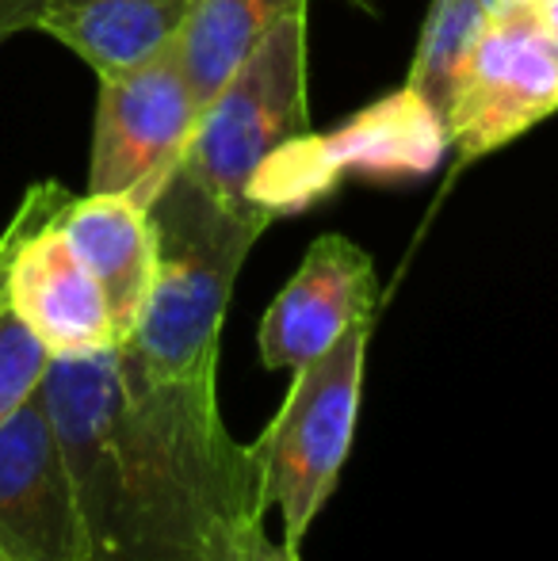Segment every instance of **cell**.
Returning <instances> with one entry per match:
<instances>
[{"instance_id":"cell-17","label":"cell","mask_w":558,"mask_h":561,"mask_svg":"<svg viewBox=\"0 0 558 561\" xmlns=\"http://www.w3.org/2000/svg\"><path fill=\"white\" fill-rule=\"evenodd\" d=\"M46 0H0V43L23 31H35Z\"/></svg>"},{"instance_id":"cell-14","label":"cell","mask_w":558,"mask_h":561,"mask_svg":"<svg viewBox=\"0 0 558 561\" xmlns=\"http://www.w3.org/2000/svg\"><path fill=\"white\" fill-rule=\"evenodd\" d=\"M46 367H50V352L15 318L4 298L0 302V428L35 398Z\"/></svg>"},{"instance_id":"cell-19","label":"cell","mask_w":558,"mask_h":561,"mask_svg":"<svg viewBox=\"0 0 558 561\" xmlns=\"http://www.w3.org/2000/svg\"><path fill=\"white\" fill-rule=\"evenodd\" d=\"M478 4H482V8H486V12H498V8L513 4V0H478Z\"/></svg>"},{"instance_id":"cell-18","label":"cell","mask_w":558,"mask_h":561,"mask_svg":"<svg viewBox=\"0 0 558 561\" xmlns=\"http://www.w3.org/2000/svg\"><path fill=\"white\" fill-rule=\"evenodd\" d=\"M536 8H539V15H544L547 31H551L555 43H558V0H536Z\"/></svg>"},{"instance_id":"cell-8","label":"cell","mask_w":558,"mask_h":561,"mask_svg":"<svg viewBox=\"0 0 558 561\" xmlns=\"http://www.w3.org/2000/svg\"><path fill=\"white\" fill-rule=\"evenodd\" d=\"M379 283L372 256L341 233H326L306 249L298 272L269 306L257 333L269 370H298L318 359L349 329L372 325Z\"/></svg>"},{"instance_id":"cell-11","label":"cell","mask_w":558,"mask_h":561,"mask_svg":"<svg viewBox=\"0 0 558 561\" xmlns=\"http://www.w3.org/2000/svg\"><path fill=\"white\" fill-rule=\"evenodd\" d=\"M195 0H46L35 31L58 38L96 77L135 69L169 50Z\"/></svg>"},{"instance_id":"cell-13","label":"cell","mask_w":558,"mask_h":561,"mask_svg":"<svg viewBox=\"0 0 558 561\" xmlns=\"http://www.w3.org/2000/svg\"><path fill=\"white\" fill-rule=\"evenodd\" d=\"M482 23L486 8L478 0H432L429 15H424L418 54H413L410 77H406V92L444 130L447 118H452L467 58L475 50L478 35H482Z\"/></svg>"},{"instance_id":"cell-1","label":"cell","mask_w":558,"mask_h":561,"mask_svg":"<svg viewBox=\"0 0 558 561\" xmlns=\"http://www.w3.org/2000/svg\"><path fill=\"white\" fill-rule=\"evenodd\" d=\"M54 424L89 561H234L264 519L253 444L218 413L215 375L130 382L119 344L54 359L38 386Z\"/></svg>"},{"instance_id":"cell-9","label":"cell","mask_w":558,"mask_h":561,"mask_svg":"<svg viewBox=\"0 0 558 561\" xmlns=\"http://www.w3.org/2000/svg\"><path fill=\"white\" fill-rule=\"evenodd\" d=\"M61 207L23 233L8 267V306L54 359L115 347L104 290L58 222Z\"/></svg>"},{"instance_id":"cell-7","label":"cell","mask_w":558,"mask_h":561,"mask_svg":"<svg viewBox=\"0 0 558 561\" xmlns=\"http://www.w3.org/2000/svg\"><path fill=\"white\" fill-rule=\"evenodd\" d=\"M0 561H89V535L43 398L0 428Z\"/></svg>"},{"instance_id":"cell-16","label":"cell","mask_w":558,"mask_h":561,"mask_svg":"<svg viewBox=\"0 0 558 561\" xmlns=\"http://www.w3.org/2000/svg\"><path fill=\"white\" fill-rule=\"evenodd\" d=\"M238 561H298V550L283 539H269L264 519H253L238 539Z\"/></svg>"},{"instance_id":"cell-20","label":"cell","mask_w":558,"mask_h":561,"mask_svg":"<svg viewBox=\"0 0 558 561\" xmlns=\"http://www.w3.org/2000/svg\"><path fill=\"white\" fill-rule=\"evenodd\" d=\"M349 4L364 8V12H375V8H379V0H349Z\"/></svg>"},{"instance_id":"cell-3","label":"cell","mask_w":558,"mask_h":561,"mask_svg":"<svg viewBox=\"0 0 558 561\" xmlns=\"http://www.w3.org/2000/svg\"><path fill=\"white\" fill-rule=\"evenodd\" d=\"M306 134V12H291L203 104L180 172L223 203L257 207V180Z\"/></svg>"},{"instance_id":"cell-4","label":"cell","mask_w":558,"mask_h":561,"mask_svg":"<svg viewBox=\"0 0 558 561\" xmlns=\"http://www.w3.org/2000/svg\"><path fill=\"white\" fill-rule=\"evenodd\" d=\"M372 325H356L318 359L291 370L287 398L257 439L264 508L280 512L283 542L298 550L329 504L352 450Z\"/></svg>"},{"instance_id":"cell-21","label":"cell","mask_w":558,"mask_h":561,"mask_svg":"<svg viewBox=\"0 0 558 561\" xmlns=\"http://www.w3.org/2000/svg\"><path fill=\"white\" fill-rule=\"evenodd\" d=\"M234 561H238V554H234Z\"/></svg>"},{"instance_id":"cell-10","label":"cell","mask_w":558,"mask_h":561,"mask_svg":"<svg viewBox=\"0 0 558 561\" xmlns=\"http://www.w3.org/2000/svg\"><path fill=\"white\" fill-rule=\"evenodd\" d=\"M81 264L104 290L115 340L135 333L157 275V229L149 207L127 195H81L58 215Z\"/></svg>"},{"instance_id":"cell-6","label":"cell","mask_w":558,"mask_h":561,"mask_svg":"<svg viewBox=\"0 0 558 561\" xmlns=\"http://www.w3.org/2000/svg\"><path fill=\"white\" fill-rule=\"evenodd\" d=\"M558 112V43L536 0L486 12L482 35L463 69L447 141L463 161L509 146Z\"/></svg>"},{"instance_id":"cell-2","label":"cell","mask_w":558,"mask_h":561,"mask_svg":"<svg viewBox=\"0 0 558 561\" xmlns=\"http://www.w3.org/2000/svg\"><path fill=\"white\" fill-rule=\"evenodd\" d=\"M157 229V275L135 333L119 344L130 382H187L218 375L226 306L249 249L272 226V210L210 195L187 172L149 207Z\"/></svg>"},{"instance_id":"cell-12","label":"cell","mask_w":558,"mask_h":561,"mask_svg":"<svg viewBox=\"0 0 558 561\" xmlns=\"http://www.w3.org/2000/svg\"><path fill=\"white\" fill-rule=\"evenodd\" d=\"M310 0H195L176 38V58L195 100L207 104L280 20L306 12Z\"/></svg>"},{"instance_id":"cell-15","label":"cell","mask_w":558,"mask_h":561,"mask_svg":"<svg viewBox=\"0 0 558 561\" xmlns=\"http://www.w3.org/2000/svg\"><path fill=\"white\" fill-rule=\"evenodd\" d=\"M69 199H73V195H69L58 180H43V184L27 187V195L20 199L15 215L0 229V302L8 298V267H12V256H15V249H20L23 233L35 222H43L46 215H54L58 207H66Z\"/></svg>"},{"instance_id":"cell-5","label":"cell","mask_w":558,"mask_h":561,"mask_svg":"<svg viewBox=\"0 0 558 561\" xmlns=\"http://www.w3.org/2000/svg\"><path fill=\"white\" fill-rule=\"evenodd\" d=\"M203 104L176 58V43L135 69L100 77L89 192L153 207L180 172Z\"/></svg>"}]
</instances>
